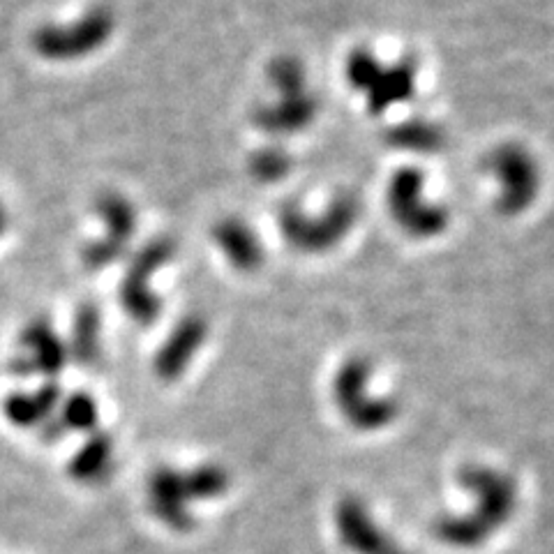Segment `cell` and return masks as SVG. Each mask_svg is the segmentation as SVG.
Masks as SVG:
<instances>
[{"label":"cell","mask_w":554,"mask_h":554,"mask_svg":"<svg viewBox=\"0 0 554 554\" xmlns=\"http://www.w3.org/2000/svg\"><path fill=\"white\" fill-rule=\"evenodd\" d=\"M386 144L398 153L437 155L446 146V130L432 118L411 116L388 127Z\"/></svg>","instance_id":"17"},{"label":"cell","mask_w":554,"mask_h":554,"mask_svg":"<svg viewBox=\"0 0 554 554\" xmlns=\"http://www.w3.org/2000/svg\"><path fill=\"white\" fill-rule=\"evenodd\" d=\"M421 67L411 56L384 63L372 49H354L344 61V79L365 100L372 116H384L395 107L409 104L418 93Z\"/></svg>","instance_id":"2"},{"label":"cell","mask_w":554,"mask_h":554,"mask_svg":"<svg viewBox=\"0 0 554 554\" xmlns=\"http://www.w3.org/2000/svg\"><path fill=\"white\" fill-rule=\"evenodd\" d=\"M116 31V17L109 7L97 5L72 24H44L31 37L35 54L44 61L72 63L97 54Z\"/></svg>","instance_id":"5"},{"label":"cell","mask_w":554,"mask_h":554,"mask_svg":"<svg viewBox=\"0 0 554 554\" xmlns=\"http://www.w3.org/2000/svg\"><path fill=\"white\" fill-rule=\"evenodd\" d=\"M111 458H114V439L107 432L95 430L86 444L72 455L67 474L77 483H102L111 474Z\"/></svg>","instance_id":"19"},{"label":"cell","mask_w":554,"mask_h":554,"mask_svg":"<svg viewBox=\"0 0 554 554\" xmlns=\"http://www.w3.org/2000/svg\"><path fill=\"white\" fill-rule=\"evenodd\" d=\"M294 169V157L280 144H268L257 148L247 160V171L261 185H273L284 181Z\"/></svg>","instance_id":"21"},{"label":"cell","mask_w":554,"mask_h":554,"mask_svg":"<svg viewBox=\"0 0 554 554\" xmlns=\"http://www.w3.org/2000/svg\"><path fill=\"white\" fill-rule=\"evenodd\" d=\"M95 213L102 220L104 234L84 245L81 261L88 271H104L130 252L139 229V215L132 201L121 192L100 194L95 201Z\"/></svg>","instance_id":"9"},{"label":"cell","mask_w":554,"mask_h":554,"mask_svg":"<svg viewBox=\"0 0 554 554\" xmlns=\"http://www.w3.org/2000/svg\"><path fill=\"white\" fill-rule=\"evenodd\" d=\"M340 541L347 550L356 554H409L402 550L384 529L377 527L368 508L356 497H344L335 508Z\"/></svg>","instance_id":"13"},{"label":"cell","mask_w":554,"mask_h":554,"mask_svg":"<svg viewBox=\"0 0 554 554\" xmlns=\"http://www.w3.org/2000/svg\"><path fill=\"white\" fill-rule=\"evenodd\" d=\"M176 243L157 236L144 247L130 254L125 277L121 282V305L127 317L139 326H153L162 314V298L153 289L157 271L174 259Z\"/></svg>","instance_id":"8"},{"label":"cell","mask_w":554,"mask_h":554,"mask_svg":"<svg viewBox=\"0 0 554 554\" xmlns=\"http://www.w3.org/2000/svg\"><path fill=\"white\" fill-rule=\"evenodd\" d=\"M63 391L58 381L47 379L35 393H10L3 402V414L14 428H40L58 414Z\"/></svg>","instance_id":"16"},{"label":"cell","mask_w":554,"mask_h":554,"mask_svg":"<svg viewBox=\"0 0 554 554\" xmlns=\"http://www.w3.org/2000/svg\"><path fill=\"white\" fill-rule=\"evenodd\" d=\"M358 215H361V201L351 192H340L317 215H310L298 206V201H287L277 213V224H280L284 241L294 250L303 254H324L338 247L354 231Z\"/></svg>","instance_id":"3"},{"label":"cell","mask_w":554,"mask_h":554,"mask_svg":"<svg viewBox=\"0 0 554 554\" xmlns=\"http://www.w3.org/2000/svg\"><path fill=\"white\" fill-rule=\"evenodd\" d=\"M208 340V321L199 312L183 314L160 344L153 358V370L162 381L181 379L194 356Z\"/></svg>","instance_id":"12"},{"label":"cell","mask_w":554,"mask_h":554,"mask_svg":"<svg viewBox=\"0 0 554 554\" xmlns=\"http://www.w3.org/2000/svg\"><path fill=\"white\" fill-rule=\"evenodd\" d=\"M7 227V217H5V208L0 204V236H3V231Z\"/></svg>","instance_id":"24"},{"label":"cell","mask_w":554,"mask_h":554,"mask_svg":"<svg viewBox=\"0 0 554 554\" xmlns=\"http://www.w3.org/2000/svg\"><path fill=\"white\" fill-rule=\"evenodd\" d=\"M485 171L497 187L494 204L501 215L515 217L534 206L541 192V167L522 144L494 146L485 157Z\"/></svg>","instance_id":"6"},{"label":"cell","mask_w":554,"mask_h":554,"mask_svg":"<svg viewBox=\"0 0 554 554\" xmlns=\"http://www.w3.org/2000/svg\"><path fill=\"white\" fill-rule=\"evenodd\" d=\"M58 421L65 428V432H95L97 421H100V409L93 395L88 393H74L65 398L58 407Z\"/></svg>","instance_id":"23"},{"label":"cell","mask_w":554,"mask_h":554,"mask_svg":"<svg viewBox=\"0 0 554 554\" xmlns=\"http://www.w3.org/2000/svg\"><path fill=\"white\" fill-rule=\"evenodd\" d=\"M386 208L391 220L416 241L439 238L451 224V213L428 194V176L418 167L395 171L386 187Z\"/></svg>","instance_id":"4"},{"label":"cell","mask_w":554,"mask_h":554,"mask_svg":"<svg viewBox=\"0 0 554 554\" xmlns=\"http://www.w3.org/2000/svg\"><path fill=\"white\" fill-rule=\"evenodd\" d=\"M185 494L190 501L215 499L229 488V474L217 464H201L183 474Z\"/></svg>","instance_id":"22"},{"label":"cell","mask_w":554,"mask_h":554,"mask_svg":"<svg viewBox=\"0 0 554 554\" xmlns=\"http://www.w3.org/2000/svg\"><path fill=\"white\" fill-rule=\"evenodd\" d=\"M273 97L252 111V121L273 139L296 137L319 116V97L310 88L308 70L294 56H277L268 67Z\"/></svg>","instance_id":"1"},{"label":"cell","mask_w":554,"mask_h":554,"mask_svg":"<svg viewBox=\"0 0 554 554\" xmlns=\"http://www.w3.org/2000/svg\"><path fill=\"white\" fill-rule=\"evenodd\" d=\"M372 365L363 356L347 358L333 379V400L354 430L374 432L391 425L400 414L395 398H379L368 391Z\"/></svg>","instance_id":"7"},{"label":"cell","mask_w":554,"mask_h":554,"mask_svg":"<svg viewBox=\"0 0 554 554\" xmlns=\"http://www.w3.org/2000/svg\"><path fill=\"white\" fill-rule=\"evenodd\" d=\"M434 534L453 548H476L485 543L492 531L476 518L474 513L467 515H446L434 524Z\"/></svg>","instance_id":"20"},{"label":"cell","mask_w":554,"mask_h":554,"mask_svg":"<svg viewBox=\"0 0 554 554\" xmlns=\"http://www.w3.org/2000/svg\"><path fill=\"white\" fill-rule=\"evenodd\" d=\"M460 485L476 494V508L471 513L490 531L504 527L515 511V483L511 476L494 471L490 467L469 464L460 471Z\"/></svg>","instance_id":"11"},{"label":"cell","mask_w":554,"mask_h":554,"mask_svg":"<svg viewBox=\"0 0 554 554\" xmlns=\"http://www.w3.org/2000/svg\"><path fill=\"white\" fill-rule=\"evenodd\" d=\"M148 508L162 524L174 531H190L194 515L185 494L183 471L160 467L148 478Z\"/></svg>","instance_id":"14"},{"label":"cell","mask_w":554,"mask_h":554,"mask_svg":"<svg viewBox=\"0 0 554 554\" xmlns=\"http://www.w3.org/2000/svg\"><path fill=\"white\" fill-rule=\"evenodd\" d=\"M213 243L227 264L241 273H254L264 264V243L243 217H222L213 227Z\"/></svg>","instance_id":"15"},{"label":"cell","mask_w":554,"mask_h":554,"mask_svg":"<svg viewBox=\"0 0 554 554\" xmlns=\"http://www.w3.org/2000/svg\"><path fill=\"white\" fill-rule=\"evenodd\" d=\"M67 354L81 368H93L102 356V314L95 303H81L72 319V338Z\"/></svg>","instance_id":"18"},{"label":"cell","mask_w":554,"mask_h":554,"mask_svg":"<svg viewBox=\"0 0 554 554\" xmlns=\"http://www.w3.org/2000/svg\"><path fill=\"white\" fill-rule=\"evenodd\" d=\"M67 361H70V354H67L65 340L54 331L47 317H35L21 328L19 351L10 361V372L17 377L42 374L56 381Z\"/></svg>","instance_id":"10"}]
</instances>
